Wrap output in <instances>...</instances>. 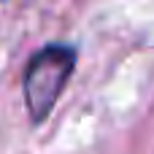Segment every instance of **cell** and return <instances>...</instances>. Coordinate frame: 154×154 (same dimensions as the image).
Returning a JSON list of instances; mask_svg holds the SVG:
<instances>
[{"instance_id":"6da1fadb","label":"cell","mask_w":154,"mask_h":154,"mask_svg":"<svg viewBox=\"0 0 154 154\" xmlns=\"http://www.w3.org/2000/svg\"><path fill=\"white\" fill-rule=\"evenodd\" d=\"M76 65V51L70 46L54 43L41 49L24 70V103L32 122H43L62 95Z\"/></svg>"}]
</instances>
